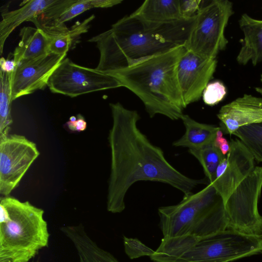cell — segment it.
I'll use <instances>...</instances> for the list:
<instances>
[{"instance_id": "cell-8", "label": "cell", "mask_w": 262, "mask_h": 262, "mask_svg": "<svg viewBox=\"0 0 262 262\" xmlns=\"http://www.w3.org/2000/svg\"><path fill=\"white\" fill-rule=\"evenodd\" d=\"M47 86L52 93L71 97L122 86L113 76L77 64L69 58L53 72Z\"/></svg>"}, {"instance_id": "cell-32", "label": "cell", "mask_w": 262, "mask_h": 262, "mask_svg": "<svg viewBox=\"0 0 262 262\" xmlns=\"http://www.w3.org/2000/svg\"><path fill=\"white\" fill-rule=\"evenodd\" d=\"M76 120H77V118L74 116H72L69 118V121H70L71 122H74V121H76Z\"/></svg>"}, {"instance_id": "cell-26", "label": "cell", "mask_w": 262, "mask_h": 262, "mask_svg": "<svg viewBox=\"0 0 262 262\" xmlns=\"http://www.w3.org/2000/svg\"><path fill=\"white\" fill-rule=\"evenodd\" d=\"M226 89L223 83L216 81L207 84L203 91L202 97L204 103L208 105H214L224 98Z\"/></svg>"}, {"instance_id": "cell-29", "label": "cell", "mask_w": 262, "mask_h": 262, "mask_svg": "<svg viewBox=\"0 0 262 262\" xmlns=\"http://www.w3.org/2000/svg\"><path fill=\"white\" fill-rule=\"evenodd\" d=\"M66 124L70 130L78 132L84 131L87 127L86 122L81 114L77 115L76 121L71 122L69 120Z\"/></svg>"}, {"instance_id": "cell-19", "label": "cell", "mask_w": 262, "mask_h": 262, "mask_svg": "<svg viewBox=\"0 0 262 262\" xmlns=\"http://www.w3.org/2000/svg\"><path fill=\"white\" fill-rule=\"evenodd\" d=\"M181 119L185 127L184 135L173 143L176 147L199 149L214 143L216 134L221 128L213 125L202 123L183 114Z\"/></svg>"}, {"instance_id": "cell-10", "label": "cell", "mask_w": 262, "mask_h": 262, "mask_svg": "<svg viewBox=\"0 0 262 262\" xmlns=\"http://www.w3.org/2000/svg\"><path fill=\"white\" fill-rule=\"evenodd\" d=\"M216 58H208L186 49L178 64L177 77L185 107L198 101L213 78Z\"/></svg>"}, {"instance_id": "cell-20", "label": "cell", "mask_w": 262, "mask_h": 262, "mask_svg": "<svg viewBox=\"0 0 262 262\" xmlns=\"http://www.w3.org/2000/svg\"><path fill=\"white\" fill-rule=\"evenodd\" d=\"M121 0H76L57 19L42 30L50 37L67 32L69 28L64 23L92 8H106L120 4Z\"/></svg>"}, {"instance_id": "cell-28", "label": "cell", "mask_w": 262, "mask_h": 262, "mask_svg": "<svg viewBox=\"0 0 262 262\" xmlns=\"http://www.w3.org/2000/svg\"><path fill=\"white\" fill-rule=\"evenodd\" d=\"M221 129L218 130L216 133L214 144L216 147H218L221 150L222 154L225 156L229 151L230 144L227 140L223 137V133Z\"/></svg>"}, {"instance_id": "cell-22", "label": "cell", "mask_w": 262, "mask_h": 262, "mask_svg": "<svg viewBox=\"0 0 262 262\" xmlns=\"http://www.w3.org/2000/svg\"><path fill=\"white\" fill-rule=\"evenodd\" d=\"M95 18L92 15L81 23H76L69 30L62 34L50 37L49 46V53L55 54H67L75 41L78 40L80 36L86 33L90 28L89 24Z\"/></svg>"}, {"instance_id": "cell-27", "label": "cell", "mask_w": 262, "mask_h": 262, "mask_svg": "<svg viewBox=\"0 0 262 262\" xmlns=\"http://www.w3.org/2000/svg\"><path fill=\"white\" fill-rule=\"evenodd\" d=\"M179 10L183 18H190L196 15L199 11L202 1L179 0Z\"/></svg>"}, {"instance_id": "cell-24", "label": "cell", "mask_w": 262, "mask_h": 262, "mask_svg": "<svg viewBox=\"0 0 262 262\" xmlns=\"http://www.w3.org/2000/svg\"><path fill=\"white\" fill-rule=\"evenodd\" d=\"M232 135L244 143L255 160L262 162V123L242 126Z\"/></svg>"}, {"instance_id": "cell-15", "label": "cell", "mask_w": 262, "mask_h": 262, "mask_svg": "<svg viewBox=\"0 0 262 262\" xmlns=\"http://www.w3.org/2000/svg\"><path fill=\"white\" fill-rule=\"evenodd\" d=\"M238 23L244 38L236 61L241 65L244 66L251 62L255 66L262 62V20L244 13Z\"/></svg>"}, {"instance_id": "cell-14", "label": "cell", "mask_w": 262, "mask_h": 262, "mask_svg": "<svg viewBox=\"0 0 262 262\" xmlns=\"http://www.w3.org/2000/svg\"><path fill=\"white\" fill-rule=\"evenodd\" d=\"M60 230L73 244L79 262H119L89 236L82 224L64 226Z\"/></svg>"}, {"instance_id": "cell-33", "label": "cell", "mask_w": 262, "mask_h": 262, "mask_svg": "<svg viewBox=\"0 0 262 262\" xmlns=\"http://www.w3.org/2000/svg\"><path fill=\"white\" fill-rule=\"evenodd\" d=\"M31 262H38V261H31Z\"/></svg>"}, {"instance_id": "cell-21", "label": "cell", "mask_w": 262, "mask_h": 262, "mask_svg": "<svg viewBox=\"0 0 262 262\" xmlns=\"http://www.w3.org/2000/svg\"><path fill=\"white\" fill-rule=\"evenodd\" d=\"M12 73L0 70V138L9 135L13 123L11 114L12 102L11 81Z\"/></svg>"}, {"instance_id": "cell-12", "label": "cell", "mask_w": 262, "mask_h": 262, "mask_svg": "<svg viewBox=\"0 0 262 262\" xmlns=\"http://www.w3.org/2000/svg\"><path fill=\"white\" fill-rule=\"evenodd\" d=\"M226 157L227 165L224 172L211 184L222 198L224 203L237 186L254 167V158L239 139L232 140Z\"/></svg>"}, {"instance_id": "cell-3", "label": "cell", "mask_w": 262, "mask_h": 262, "mask_svg": "<svg viewBox=\"0 0 262 262\" xmlns=\"http://www.w3.org/2000/svg\"><path fill=\"white\" fill-rule=\"evenodd\" d=\"M185 50L180 46L108 75L140 99L150 118L160 114L172 120L181 119L185 107L177 68Z\"/></svg>"}, {"instance_id": "cell-17", "label": "cell", "mask_w": 262, "mask_h": 262, "mask_svg": "<svg viewBox=\"0 0 262 262\" xmlns=\"http://www.w3.org/2000/svg\"><path fill=\"white\" fill-rule=\"evenodd\" d=\"M20 40L13 52L16 66L32 60L49 53L50 37L42 30L26 26L19 32Z\"/></svg>"}, {"instance_id": "cell-5", "label": "cell", "mask_w": 262, "mask_h": 262, "mask_svg": "<svg viewBox=\"0 0 262 262\" xmlns=\"http://www.w3.org/2000/svg\"><path fill=\"white\" fill-rule=\"evenodd\" d=\"M158 212L163 237H204L227 229L224 202L210 183L184 196L176 205L159 208Z\"/></svg>"}, {"instance_id": "cell-11", "label": "cell", "mask_w": 262, "mask_h": 262, "mask_svg": "<svg viewBox=\"0 0 262 262\" xmlns=\"http://www.w3.org/2000/svg\"><path fill=\"white\" fill-rule=\"evenodd\" d=\"M67 54L49 53L38 58L16 66L11 81L12 101L47 86L49 79Z\"/></svg>"}, {"instance_id": "cell-13", "label": "cell", "mask_w": 262, "mask_h": 262, "mask_svg": "<svg viewBox=\"0 0 262 262\" xmlns=\"http://www.w3.org/2000/svg\"><path fill=\"white\" fill-rule=\"evenodd\" d=\"M217 116L230 135L242 126L262 123V98L245 94L222 106Z\"/></svg>"}, {"instance_id": "cell-23", "label": "cell", "mask_w": 262, "mask_h": 262, "mask_svg": "<svg viewBox=\"0 0 262 262\" xmlns=\"http://www.w3.org/2000/svg\"><path fill=\"white\" fill-rule=\"evenodd\" d=\"M188 151L201 164L209 183H213L217 166L226 158L225 156L214 143L199 149H189Z\"/></svg>"}, {"instance_id": "cell-7", "label": "cell", "mask_w": 262, "mask_h": 262, "mask_svg": "<svg viewBox=\"0 0 262 262\" xmlns=\"http://www.w3.org/2000/svg\"><path fill=\"white\" fill-rule=\"evenodd\" d=\"M262 188V167L255 166L225 202L227 229L262 236L258 203Z\"/></svg>"}, {"instance_id": "cell-31", "label": "cell", "mask_w": 262, "mask_h": 262, "mask_svg": "<svg viewBox=\"0 0 262 262\" xmlns=\"http://www.w3.org/2000/svg\"><path fill=\"white\" fill-rule=\"evenodd\" d=\"M260 81L262 83V74L260 75ZM255 91L257 93H259V94L262 95V88H261V87H256V88H255Z\"/></svg>"}, {"instance_id": "cell-30", "label": "cell", "mask_w": 262, "mask_h": 262, "mask_svg": "<svg viewBox=\"0 0 262 262\" xmlns=\"http://www.w3.org/2000/svg\"><path fill=\"white\" fill-rule=\"evenodd\" d=\"M1 70L8 73H12L14 71L16 64L14 59H6L2 57L0 60Z\"/></svg>"}, {"instance_id": "cell-18", "label": "cell", "mask_w": 262, "mask_h": 262, "mask_svg": "<svg viewBox=\"0 0 262 262\" xmlns=\"http://www.w3.org/2000/svg\"><path fill=\"white\" fill-rule=\"evenodd\" d=\"M130 15L152 26L185 19L180 13L179 0H146Z\"/></svg>"}, {"instance_id": "cell-25", "label": "cell", "mask_w": 262, "mask_h": 262, "mask_svg": "<svg viewBox=\"0 0 262 262\" xmlns=\"http://www.w3.org/2000/svg\"><path fill=\"white\" fill-rule=\"evenodd\" d=\"M124 251L131 259L147 256L150 257L155 252L136 238L123 236Z\"/></svg>"}, {"instance_id": "cell-16", "label": "cell", "mask_w": 262, "mask_h": 262, "mask_svg": "<svg viewBox=\"0 0 262 262\" xmlns=\"http://www.w3.org/2000/svg\"><path fill=\"white\" fill-rule=\"evenodd\" d=\"M56 0H29L21 3L17 9L4 12L0 23V53L2 54L4 44L13 30L25 21H32L43 13Z\"/></svg>"}, {"instance_id": "cell-1", "label": "cell", "mask_w": 262, "mask_h": 262, "mask_svg": "<svg viewBox=\"0 0 262 262\" xmlns=\"http://www.w3.org/2000/svg\"><path fill=\"white\" fill-rule=\"evenodd\" d=\"M113 123L108 142L111 149V171L108 181L107 210L122 212L129 188L140 181L167 184L183 193H192L204 180L189 178L166 160L162 149L154 145L138 128L140 116L120 103H110Z\"/></svg>"}, {"instance_id": "cell-9", "label": "cell", "mask_w": 262, "mask_h": 262, "mask_svg": "<svg viewBox=\"0 0 262 262\" xmlns=\"http://www.w3.org/2000/svg\"><path fill=\"white\" fill-rule=\"evenodd\" d=\"M36 144L25 136L9 134L0 138V194L9 196L39 157Z\"/></svg>"}, {"instance_id": "cell-4", "label": "cell", "mask_w": 262, "mask_h": 262, "mask_svg": "<svg viewBox=\"0 0 262 262\" xmlns=\"http://www.w3.org/2000/svg\"><path fill=\"white\" fill-rule=\"evenodd\" d=\"M44 210L7 196L0 201V262H30L48 247Z\"/></svg>"}, {"instance_id": "cell-6", "label": "cell", "mask_w": 262, "mask_h": 262, "mask_svg": "<svg viewBox=\"0 0 262 262\" xmlns=\"http://www.w3.org/2000/svg\"><path fill=\"white\" fill-rule=\"evenodd\" d=\"M233 14V4L228 0L201 4L185 48L204 57L216 58L228 43L225 31Z\"/></svg>"}, {"instance_id": "cell-2", "label": "cell", "mask_w": 262, "mask_h": 262, "mask_svg": "<svg viewBox=\"0 0 262 262\" xmlns=\"http://www.w3.org/2000/svg\"><path fill=\"white\" fill-rule=\"evenodd\" d=\"M195 17L157 26L145 24L130 14L123 17L89 40L96 43L100 53L96 70L109 75L185 46Z\"/></svg>"}]
</instances>
